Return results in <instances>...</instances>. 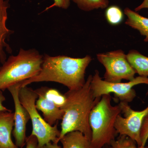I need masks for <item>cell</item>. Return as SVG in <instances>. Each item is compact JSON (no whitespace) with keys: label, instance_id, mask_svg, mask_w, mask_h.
I'll use <instances>...</instances> for the list:
<instances>
[{"label":"cell","instance_id":"1","mask_svg":"<svg viewBox=\"0 0 148 148\" xmlns=\"http://www.w3.org/2000/svg\"><path fill=\"white\" fill-rule=\"evenodd\" d=\"M92 60L89 55L75 58L45 54L39 73L21 82V87L32 83L51 82L64 85L69 90H78L85 84L86 71Z\"/></svg>","mask_w":148,"mask_h":148},{"label":"cell","instance_id":"5","mask_svg":"<svg viewBox=\"0 0 148 148\" xmlns=\"http://www.w3.org/2000/svg\"><path fill=\"white\" fill-rule=\"evenodd\" d=\"M18 95L21 104L30 116L32 125L31 134L36 137L39 148L49 143H58L61 130L57 124L51 126L48 124L38 112L36 107L38 95L35 90L27 86L21 87Z\"/></svg>","mask_w":148,"mask_h":148},{"label":"cell","instance_id":"11","mask_svg":"<svg viewBox=\"0 0 148 148\" xmlns=\"http://www.w3.org/2000/svg\"><path fill=\"white\" fill-rule=\"evenodd\" d=\"M9 7V0H0V63L2 64L6 61V52L11 53L12 52L10 46L6 42L13 33L6 25Z\"/></svg>","mask_w":148,"mask_h":148},{"label":"cell","instance_id":"3","mask_svg":"<svg viewBox=\"0 0 148 148\" xmlns=\"http://www.w3.org/2000/svg\"><path fill=\"white\" fill-rule=\"evenodd\" d=\"M43 55L34 49H20L18 54L11 56L0 67V90L37 75L41 70Z\"/></svg>","mask_w":148,"mask_h":148},{"label":"cell","instance_id":"2","mask_svg":"<svg viewBox=\"0 0 148 148\" xmlns=\"http://www.w3.org/2000/svg\"><path fill=\"white\" fill-rule=\"evenodd\" d=\"M92 75L88 77L84 86L76 90H69L64 94L66 101L61 109L64 114L61 123L58 140L72 131L82 132L90 141L92 132L89 123L90 112L101 97L95 98L90 87Z\"/></svg>","mask_w":148,"mask_h":148},{"label":"cell","instance_id":"13","mask_svg":"<svg viewBox=\"0 0 148 148\" xmlns=\"http://www.w3.org/2000/svg\"><path fill=\"white\" fill-rule=\"evenodd\" d=\"M124 13L127 17L125 24L138 30L140 34L145 37L144 41L148 42V18L128 8L125 9Z\"/></svg>","mask_w":148,"mask_h":148},{"label":"cell","instance_id":"4","mask_svg":"<svg viewBox=\"0 0 148 148\" xmlns=\"http://www.w3.org/2000/svg\"><path fill=\"white\" fill-rule=\"evenodd\" d=\"M111 94L104 95L90 112L89 123L92 132V148H102L110 145L115 140L117 134L115 123L117 117L121 113L119 104H111Z\"/></svg>","mask_w":148,"mask_h":148},{"label":"cell","instance_id":"28","mask_svg":"<svg viewBox=\"0 0 148 148\" xmlns=\"http://www.w3.org/2000/svg\"><path fill=\"white\" fill-rule=\"evenodd\" d=\"M147 148H148V145L147 146Z\"/></svg>","mask_w":148,"mask_h":148},{"label":"cell","instance_id":"23","mask_svg":"<svg viewBox=\"0 0 148 148\" xmlns=\"http://www.w3.org/2000/svg\"><path fill=\"white\" fill-rule=\"evenodd\" d=\"M5 98L3 94L2 90H0V112L2 111H11L3 105V103L5 101Z\"/></svg>","mask_w":148,"mask_h":148},{"label":"cell","instance_id":"9","mask_svg":"<svg viewBox=\"0 0 148 148\" xmlns=\"http://www.w3.org/2000/svg\"><path fill=\"white\" fill-rule=\"evenodd\" d=\"M21 82L16 84L8 88L12 96L14 105V127L12 131L15 144L19 148H22L26 144V133L27 123L30 119L28 111L22 106L19 100V91Z\"/></svg>","mask_w":148,"mask_h":148},{"label":"cell","instance_id":"12","mask_svg":"<svg viewBox=\"0 0 148 148\" xmlns=\"http://www.w3.org/2000/svg\"><path fill=\"white\" fill-rule=\"evenodd\" d=\"M13 127L14 113L12 111L0 112V148H19L12 139Z\"/></svg>","mask_w":148,"mask_h":148},{"label":"cell","instance_id":"25","mask_svg":"<svg viewBox=\"0 0 148 148\" xmlns=\"http://www.w3.org/2000/svg\"><path fill=\"white\" fill-rule=\"evenodd\" d=\"M42 148H61V147L58 145V143H50L44 146Z\"/></svg>","mask_w":148,"mask_h":148},{"label":"cell","instance_id":"7","mask_svg":"<svg viewBox=\"0 0 148 148\" xmlns=\"http://www.w3.org/2000/svg\"><path fill=\"white\" fill-rule=\"evenodd\" d=\"M97 58L106 69L104 75L106 81L121 82L123 79L130 81L135 78L136 72L121 49L98 53Z\"/></svg>","mask_w":148,"mask_h":148},{"label":"cell","instance_id":"18","mask_svg":"<svg viewBox=\"0 0 148 148\" xmlns=\"http://www.w3.org/2000/svg\"><path fill=\"white\" fill-rule=\"evenodd\" d=\"M110 146L111 148H147V146H138L135 141L124 135H119L111 142Z\"/></svg>","mask_w":148,"mask_h":148},{"label":"cell","instance_id":"21","mask_svg":"<svg viewBox=\"0 0 148 148\" xmlns=\"http://www.w3.org/2000/svg\"><path fill=\"white\" fill-rule=\"evenodd\" d=\"M53 3L51 5L47 8L45 11H46L53 7L66 10L69 8L71 5V0H53Z\"/></svg>","mask_w":148,"mask_h":148},{"label":"cell","instance_id":"24","mask_svg":"<svg viewBox=\"0 0 148 148\" xmlns=\"http://www.w3.org/2000/svg\"><path fill=\"white\" fill-rule=\"evenodd\" d=\"M144 9H147L148 10V0H144L140 5L135 9V11L137 12Z\"/></svg>","mask_w":148,"mask_h":148},{"label":"cell","instance_id":"14","mask_svg":"<svg viewBox=\"0 0 148 148\" xmlns=\"http://www.w3.org/2000/svg\"><path fill=\"white\" fill-rule=\"evenodd\" d=\"M59 142L62 145L61 148H92L91 141L78 131L68 132Z\"/></svg>","mask_w":148,"mask_h":148},{"label":"cell","instance_id":"8","mask_svg":"<svg viewBox=\"0 0 148 148\" xmlns=\"http://www.w3.org/2000/svg\"><path fill=\"white\" fill-rule=\"evenodd\" d=\"M119 105L124 117L119 115L115 123L117 134L129 137L138 146L142 145L140 132L145 117L148 114V106L141 111L132 110L128 103L120 102Z\"/></svg>","mask_w":148,"mask_h":148},{"label":"cell","instance_id":"27","mask_svg":"<svg viewBox=\"0 0 148 148\" xmlns=\"http://www.w3.org/2000/svg\"><path fill=\"white\" fill-rule=\"evenodd\" d=\"M148 95V90L147 91V95Z\"/></svg>","mask_w":148,"mask_h":148},{"label":"cell","instance_id":"20","mask_svg":"<svg viewBox=\"0 0 148 148\" xmlns=\"http://www.w3.org/2000/svg\"><path fill=\"white\" fill-rule=\"evenodd\" d=\"M140 138L142 145L146 146L148 140V114L145 117L140 132Z\"/></svg>","mask_w":148,"mask_h":148},{"label":"cell","instance_id":"16","mask_svg":"<svg viewBox=\"0 0 148 148\" xmlns=\"http://www.w3.org/2000/svg\"><path fill=\"white\" fill-rule=\"evenodd\" d=\"M83 11L89 12L98 9L107 8L109 4V0H71Z\"/></svg>","mask_w":148,"mask_h":148},{"label":"cell","instance_id":"26","mask_svg":"<svg viewBox=\"0 0 148 148\" xmlns=\"http://www.w3.org/2000/svg\"><path fill=\"white\" fill-rule=\"evenodd\" d=\"M102 148H111L110 146V145H106L104 146V147H103Z\"/></svg>","mask_w":148,"mask_h":148},{"label":"cell","instance_id":"19","mask_svg":"<svg viewBox=\"0 0 148 148\" xmlns=\"http://www.w3.org/2000/svg\"><path fill=\"white\" fill-rule=\"evenodd\" d=\"M45 96L48 99L53 101L56 106L61 108L64 106L66 101L65 95L62 94L56 89L47 87L46 90Z\"/></svg>","mask_w":148,"mask_h":148},{"label":"cell","instance_id":"10","mask_svg":"<svg viewBox=\"0 0 148 148\" xmlns=\"http://www.w3.org/2000/svg\"><path fill=\"white\" fill-rule=\"evenodd\" d=\"M47 88V87L44 86L35 90L38 95L36 107L37 110L42 112L45 121L50 125L53 126L56 122L62 120L64 112L53 101L46 97Z\"/></svg>","mask_w":148,"mask_h":148},{"label":"cell","instance_id":"15","mask_svg":"<svg viewBox=\"0 0 148 148\" xmlns=\"http://www.w3.org/2000/svg\"><path fill=\"white\" fill-rule=\"evenodd\" d=\"M127 61L140 76L148 77V57L135 49L126 54Z\"/></svg>","mask_w":148,"mask_h":148},{"label":"cell","instance_id":"6","mask_svg":"<svg viewBox=\"0 0 148 148\" xmlns=\"http://www.w3.org/2000/svg\"><path fill=\"white\" fill-rule=\"evenodd\" d=\"M140 84L148 85V77L139 76L127 82H110L102 79L99 72L95 70L92 76L90 87L95 98L113 93L120 102L129 103L136 96V91L133 87Z\"/></svg>","mask_w":148,"mask_h":148},{"label":"cell","instance_id":"17","mask_svg":"<svg viewBox=\"0 0 148 148\" xmlns=\"http://www.w3.org/2000/svg\"><path fill=\"white\" fill-rule=\"evenodd\" d=\"M105 15L108 22L112 25H118L123 21V13L119 7L112 5L107 8Z\"/></svg>","mask_w":148,"mask_h":148},{"label":"cell","instance_id":"22","mask_svg":"<svg viewBox=\"0 0 148 148\" xmlns=\"http://www.w3.org/2000/svg\"><path fill=\"white\" fill-rule=\"evenodd\" d=\"M25 145V148H40L38 139L35 135L32 134H31L26 138Z\"/></svg>","mask_w":148,"mask_h":148}]
</instances>
